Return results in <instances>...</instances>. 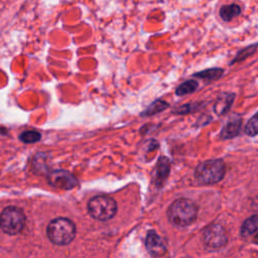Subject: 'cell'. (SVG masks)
I'll return each instance as SVG.
<instances>
[{"instance_id": "obj_1", "label": "cell", "mask_w": 258, "mask_h": 258, "mask_svg": "<svg viewBox=\"0 0 258 258\" xmlns=\"http://www.w3.org/2000/svg\"><path fill=\"white\" fill-rule=\"evenodd\" d=\"M168 221L176 227H186L197 218L198 207L189 199L175 200L166 212Z\"/></svg>"}, {"instance_id": "obj_2", "label": "cell", "mask_w": 258, "mask_h": 258, "mask_svg": "<svg viewBox=\"0 0 258 258\" xmlns=\"http://www.w3.org/2000/svg\"><path fill=\"white\" fill-rule=\"evenodd\" d=\"M48 239L55 245H67L76 236L75 224L67 218H56L50 221L46 228Z\"/></svg>"}, {"instance_id": "obj_3", "label": "cell", "mask_w": 258, "mask_h": 258, "mask_svg": "<svg viewBox=\"0 0 258 258\" xmlns=\"http://www.w3.org/2000/svg\"><path fill=\"white\" fill-rule=\"evenodd\" d=\"M226 166L221 159H211L200 163L196 170L195 176L203 184H213L219 182L225 175Z\"/></svg>"}, {"instance_id": "obj_4", "label": "cell", "mask_w": 258, "mask_h": 258, "mask_svg": "<svg viewBox=\"0 0 258 258\" xmlns=\"http://www.w3.org/2000/svg\"><path fill=\"white\" fill-rule=\"evenodd\" d=\"M25 223V214L17 207H6L0 214V228L8 235H16L20 233L23 230Z\"/></svg>"}, {"instance_id": "obj_5", "label": "cell", "mask_w": 258, "mask_h": 258, "mask_svg": "<svg viewBox=\"0 0 258 258\" xmlns=\"http://www.w3.org/2000/svg\"><path fill=\"white\" fill-rule=\"evenodd\" d=\"M88 212L96 220L108 221L116 215L117 204L108 196H97L89 201Z\"/></svg>"}, {"instance_id": "obj_6", "label": "cell", "mask_w": 258, "mask_h": 258, "mask_svg": "<svg viewBox=\"0 0 258 258\" xmlns=\"http://www.w3.org/2000/svg\"><path fill=\"white\" fill-rule=\"evenodd\" d=\"M228 237L226 231L221 225L213 224L203 231V242L209 248H221L226 245Z\"/></svg>"}, {"instance_id": "obj_7", "label": "cell", "mask_w": 258, "mask_h": 258, "mask_svg": "<svg viewBox=\"0 0 258 258\" xmlns=\"http://www.w3.org/2000/svg\"><path fill=\"white\" fill-rule=\"evenodd\" d=\"M47 180L52 186L62 189H71L78 184V179L72 173L62 169L51 171L47 175Z\"/></svg>"}, {"instance_id": "obj_8", "label": "cell", "mask_w": 258, "mask_h": 258, "mask_svg": "<svg viewBox=\"0 0 258 258\" xmlns=\"http://www.w3.org/2000/svg\"><path fill=\"white\" fill-rule=\"evenodd\" d=\"M145 246L147 251L152 256H161L166 252V246L162 239L157 235L155 231H149L145 239Z\"/></svg>"}, {"instance_id": "obj_9", "label": "cell", "mask_w": 258, "mask_h": 258, "mask_svg": "<svg viewBox=\"0 0 258 258\" xmlns=\"http://www.w3.org/2000/svg\"><path fill=\"white\" fill-rule=\"evenodd\" d=\"M241 125H242V117L240 115H232L227 123L224 125L222 132H221V136L223 138H232L235 137L236 135L239 134L240 129H241Z\"/></svg>"}, {"instance_id": "obj_10", "label": "cell", "mask_w": 258, "mask_h": 258, "mask_svg": "<svg viewBox=\"0 0 258 258\" xmlns=\"http://www.w3.org/2000/svg\"><path fill=\"white\" fill-rule=\"evenodd\" d=\"M234 94L230 93H224L218 97V99L215 102L214 105V111L217 115H223L230 109L233 100H234Z\"/></svg>"}, {"instance_id": "obj_11", "label": "cell", "mask_w": 258, "mask_h": 258, "mask_svg": "<svg viewBox=\"0 0 258 258\" xmlns=\"http://www.w3.org/2000/svg\"><path fill=\"white\" fill-rule=\"evenodd\" d=\"M241 13V7L237 4L225 5L220 9V16L224 21H230Z\"/></svg>"}, {"instance_id": "obj_12", "label": "cell", "mask_w": 258, "mask_h": 258, "mask_svg": "<svg viewBox=\"0 0 258 258\" xmlns=\"http://www.w3.org/2000/svg\"><path fill=\"white\" fill-rule=\"evenodd\" d=\"M169 168H170V163L169 160L165 156H161L158 159L157 166H156V178L158 181L164 180L168 173H169Z\"/></svg>"}, {"instance_id": "obj_13", "label": "cell", "mask_w": 258, "mask_h": 258, "mask_svg": "<svg viewBox=\"0 0 258 258\" xmlns=\"http://www.w3.org/2000/svg\"><path fill=\"white\" fill-rule=\"evenodd\" d=\"M257 216L253 215L250 218H248L243 225L241 226L240 233L243 237H248L250 235H253L257 231Z\"/></svg>"}, {"instance_id": "obj_14", "label": "cell", "mask_w": 258, "mask_h": 258, "mask_svg": "<svg viewBox=\"0 0 258 258\" xmlns=\"http://www.w3.org/2000/svg\"><path fill=\"white\" fill-rule=\"evenodd\" d=\"M199 87V84L197 81L194 80H188L182 84H180L175 91V94L177 96H183V95H187L190 94L192 92H195L197 90V88Z\"/></svg>"}, {"instance_id": "obj_15", "label": "cell", "mask_w": 258, "mask_h": 258, "mask_svg": "<svg viewBox=\"0 0 258 258\" xmlns=\"http://www.w3.org/2000/svg\"><path fill=\"white\" fill-rule=\"evenodd\" d=\"M222 74H223L222 69L214 68V69H208V70L199 72V73L195 74V77L202 78V79L207 80V81H213V80H216V79L220 78L222 76Z\"/></svg>"}, {"instance_id": "obj_16", "label": "cell", "mask_w": 258, "mask_h": 258, "mask_svg": "<svg viewBox=\"0 0 258 258\" xmlns=\"http://www.w3.org/2000/svg\"><path fill=\"white\" fill-rule=\"evenodd\" d=\"M168 107V104L164 101L161 100H156L155 102H153L145 111L142 112V116H150L156 113H159L163 110H165Z\"/></svg>"}, {"instance_id": "obj_17", "label": "cell", "mask_w": 258, "mask_h": 258, "mask_svg": "<svg viewBox=\"0 0 258 258\" xmlns=\"http://www.w3.org/2000/svg\"><path fill=\"white\" fill-rule=\"evenodd\" d=\"M40 133L35 130H27L20 134L19 139L24 143H34L40 140Z\"/></svg>"}, {"instance_id": "obj_18", "label": "cell", "mask_w": 258, "mask_h": 258, "mask_svg": "<svg viewBox=\"0 0 258 258\" xmlns=\"http://www.w3.org/2000/svg\"><path fill=\"white\" fill-rule=\"evenodd\" d=\"M257 114H254L253 117L248 121L246 127H245V133L249 136H256L257 132H258V128H257Z\"/></svg>"}, {"instance_id": "obj_19", "label": "cell", "mask_w": 258, "mask_h": 258, "mask_svg": "<svg viewBox=\"0 0 258 258\" xmlns=\"http://www.w3.org/2000/svg\"><path fill=\"white\" fill-rule=\"evenodd\" d=\"M256 49V44H253L252 46H248L246 48H244L243 50H241L238 54H237V57L233 60V62L235 61H238V60H241V59H244L245 57L249 56L250 54H252Z\"/></svg>"}]
</instances>
